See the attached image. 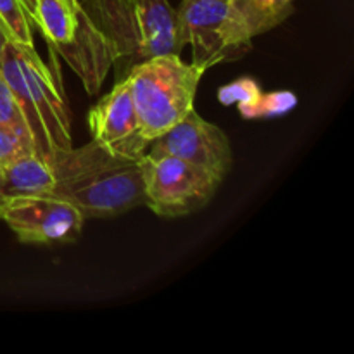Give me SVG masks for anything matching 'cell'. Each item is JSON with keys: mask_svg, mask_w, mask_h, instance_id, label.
<instances>
[{"mask_svg": "<svg viewBox=\"0 0 354 354\" xmlns=\"http://www.w3.org/2000/svg\"><path fill=\"white\" fill-rule=\"evenodd\" d=\"M149 145L147 154L183 159L220 182L232 168V145L227 133L216 124L203 120L194 109Z\"/></svg>", "mask_w": 354, "mask_h": 354, "instance_id": "8", "label": "cell"}, {"mask_svg": "<svg viewBox=\"0 0 354 354\" xmlns=\"http://www.w3.org/2000/svg\"><path fill=\"white\" fill-rule=\"evenodd\" d=\"M144 206L161 218H182L203 209L220 180L173 156H142Z\"/></svg>", "mask_w": 354, "mask_h": 354, "instance_id": "7", "label": "cell"}, {"mask_svg": "<svg viewBox=\"0 0 354 354\" xmlns=\"http://www.w3.org/2000/svg\"><path fill=\"white\" fill-rule=\"evenodd\" d=\"M244 16L252 37L279 26L292 14V0H232Z\"/></svg>", "mask_w": 354, "mask_h": 354, "instance_id": "12", "label": "cell"}, {"mask_svg": "<svg viewBox=\"0 0 354 354\" xmlns=\"http://www.w3.org/2000/svg\"><path fill=\"white\" fill-rule=\"evenodd\" d=\"M54 187L48 196L73 204L86 218H113L144 206L140 158H123L95 142L52 158Z\"/></svg>", "mask_w": 354, "mask_h": 354, "instance_id": "1", "label": "cell"}, {"mask_svg": "<svg viewBox=\"0 0 354 354\" xmlns=\"http://www.w3.org/2000/svg\"><path fill=\"white\" fill-rule=\"evenodd\" d=\"M0 220L24 244H54L75 241L82 232L85 216L73 204L54 196H33L6 206Z\"/></svg>", "mask_w": 354, "mask_h": 354, "instance_id": "9", "label": "cell"}, {"mask_svg": "<svg viewBox=\"0 0 354 354\" xmlns=\"http://www.w3.org/2000/svg\"><path fill=\"white\" fill-rule=\"evenodd\" d=\"M30 23L37 24L50 50L78 75L86 93L100 90L113 68V52L80 0H23Z\"/></svg>", "mask_w": 354, "mask_h": 354, "instance_id": "4", "label": "cell"}, {"mask_svg": "<svg viewBox=\"0 0 354 354\" xmlns=\"http://www.w3.org/2000/svg\"><path fill=\"white\" fill-rule=\"evenodd\" d=\"M9 33H7L6 26H3L2 19H0V61H2V52H3V47H6V44L9 41Z\"/></svg>", "mask_w": 354, "mask_h": 354, "instance_id": "18", "label": "cell"}, {"mask_svg": "<svg viewBox=\"0 0 354 354\" xmlns=\"http://www.w3.org/2000/svg\"><path fill=\"white\" fill-rule=\"evenodd\" d=\"M261 92L258 83L251 78H244V80H239V82L230 83V85L223 86L220 90V102L225 104V106H230V104H241L249 102V100L254 99L258 93Z\"/></svg>", "mask_w": 354, "mask_h": 354, "instance_id": "16", "label": "cell"}, {"mask_svg": "<svg viewBox=\"0 0 354 354\" xmlns=\"http://www.w3.org/2000/svg\"><path fill=\"white\" fill-rule=\"evenodd\" d=\"M88 128L92 140L114 156L140 158L151 144L142 130L128 78L116 82L90 109Z\"/></svg>", "mask_w": 354, "mask_h": 354, "instance_id": "10", "label": "cell"}, {"mask_svg": "<svg viewBox=\"0 0 354 354\" xmlns=\"http://www.w3.org/2000/svg\"><path fill=\"white\" fill-rule=\"evenodd\" d=\"M100 33L109 41L116 82L133 66L161 54L183 50L176 10L168 0H80Z\"/></svg>", "mask_w": 354, "mask_h": 354, "instance_id": "2", "label": "cell"}, {"mask_svg": "<svg viewBox=\"0 0 354 354\" xmlns=\"http://www.w3.org/2000/svg\"><path fill=\"white\" fill-rule=\"evenodd\" d=\"M26 154H37L33 145L23 137L0 128V165Z\"/></svg>", "mask_w": 354, "mask_h": 354, "instance_id": "17", "label": "cell"}, {"mask_svg": "<svg viewBox=\"0 0 354 354\" xmlns=\"http://www.w3.org/2000/svg\"><path fill=\"white\" fill-rule=\"evenodd\" d=\"M206 73L176 54H161L138 62L128 73L131 97L149 140L165 133L194 109L197 86Z\"/></svg>", "mask_w": 354, "mask_h": 354, "instance_id": "5", "label": "cell"}, {"mask_svg": "<svg viewBox=\"0 0 354 354\" xmlns=\"http://www.w3.org/2000/svg\"><path fill=\"white\" fill-rule=\"evenodd\" d=\"M0 71L23 111L35 152L50 162L57 152L71 149L68 106L57 78L37 54L35 45L7 41Z\"/></svg>", "mask_w": 354, "mask_h": 354, "instance_id": "3", "label": "cell"}, {"mask_svg": "<svg viewBox=\"0 0 354 354\" xmlns=\"http://www.w3.org/2000/svg\"><path fill=\"white\" fill-rule=\"evenodd\" d=\"M296 102L297 97L292 92H259L252 100L241 104L239 111L248 120H254V118H273L280 116V114H286L287 111H290L296 106Z\"/></svg>", "mask_w": 354, "mask_h": 354, "instance_id": "13", "label": "cell"}, {"mask_svg": "<svg viewBox=\"0 0 354 354\" xmlns=\"http://www.w3.org/2000/svg\"><path fill=\"white\" fill-rule=\"evenodd\" d=\"M0 128L10 131V133L19 135V137H23L24 140L33 145L30 128H28L26 120H24L23 111H21L9 83L3 78L2 71H0Z\"/></svg>", "mask_w": 354, "mask_h": 354, "instance_id": "14", "label": "cell"}, {"mask_svg": "<svg viewBox=\"0 0 354 354\" xmlns=\"http://www.w3.org/2000/svg\"><path fill=\"white\" fill-rule=\"evenodd\" d=\"M176 26L183 44L192 47V62L206 71L241 59L251 50L254 38L232 0H182Z\"/></svg>", "mask_w": 354, "mask_h": 354, "instance_id": "6", "label": "cell"}, {"mask_svg": "<svg viewBox=\"0 0 354 354\" xmlns=\"http://www.w3.org/2000/svg\"><path fill=\"white\" fill-rule=\"evenodd\" d=\"M0 19L10 40L23 45H33V31L23 0H0Z\"/></svg>", "mask_w": 354, "mask_h": 354, "instance_id": "15", "label": "cell"}, {"mask_svg": "<svg viewBox=\"0 0 354 354\" xmlns=\"http://www.w3.org/2000/svg\"><path fill=\"white\" fill-rule=\"evenodd\" d=\"M54 187L50 162L38 154H26L0 165V213L17 199L48 196Z\"/></svg>", "mask_w": 354, "mask_h": 354, "instance_id": "11", "label": "cell"}]
</instances>
